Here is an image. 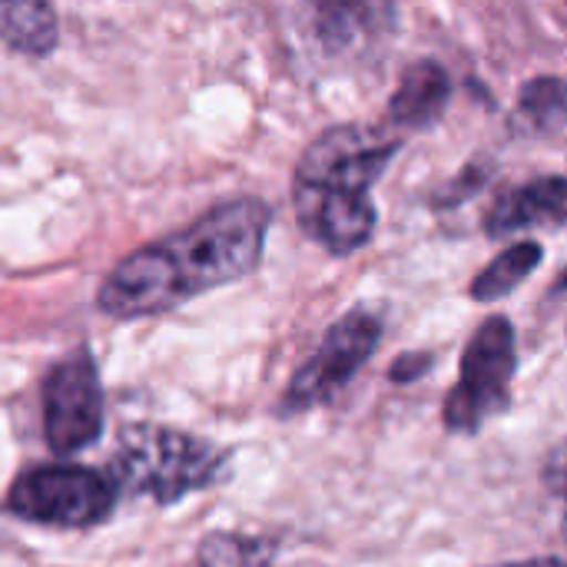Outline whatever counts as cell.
<instances>
[{
    "label": "cell",
    "instance_id": "6da1fadb",
    "mask_svg": "<svg viewBox=\"0 0 567 567\" xmlns=\"http://www.w3.org/2000/svg\"><path fill=\"white\" fill-rule=\"evenodd\" d=\"M272 229V209L259 196H236L189 226L123 256L96 292L110 319H153L183 302L233 286L256 272Z\"/></svg>",
    "mask_w": 567,
    "mask_h": 567
},
{
    "label": "cell",
    "instance_id": "7a4b0ae2",
    "mask_svg": "<svg viewBox=\"0 0 567 567\" xmlns=\"http://www.w3.org/2000/svg\"><path fill=\"white\" fill-rule=\"evenodd\" d=\"M402 150L389 126L339 123L319 133L299 156L292 206L302 233L329 256H352L375 236L379 209L372 186Z\"/></svg>",
    "mask_w": 567,
    "mask_h": 567
},
{
    "label": "cell",
    "instance_id": "3957f363",
    "mask_svg": "<svg viewBox=\"0 0 567 567\" xmlns=\"http://www.w3.org/2000/svg\"><path fill=\"white\" fill-rule=\"evenodd\" d=\"M233 452L193 432L133 422L120 432L106 475L116 495L150 498L156 505H179L206 492L226 475Z\"/></svg>",
    "mask_w": 567,
    "mask_h": 567
},
{
    "label": "cell",
    "instance_id": "277c9868",
    "mask_svg": "<svg viewBox=\"0 0 567 567\" xmlns=\"http://www.w3.org/2000/svg\"><path fill=\"white\" fill-rule=\"evenodd\" d=\"M116 502L120 495L106 472L70 462H50L23 472L10 485L3 512L27 525L90 532L113 518Z\"/></svg>",
    "mask_w": 567,
    "mask_h": 567
},
{
    "label": "cell",
    "instance_id": "5b68a950",
    "mask_svg": "<svg viewBox=\"0 0 567 567\" xmlns=\"http://www.w3.org/2000/svg\"><path fill=\"white\" fill-rule=\"evenodd\" d=\"M518 372V336L508 316H488L465 346L458 379L445 395V429L452 435H478L512 405Z\"/></svg>",
    "mask_w": 567,
    "mask_h": 567
},
{
    "label": "cell",
    "instance_id": "8992f818",
    "mask_svg": "<svg viewBox=\"0 0 567 567\" xmlns=\"http://www.w3.org/2000/svg\"><path fill=\"white\" fill-rule=\"evenodd\" d=\"M382 336H385V316L379 306L349 309L322 336L319 349L289 379L279 402V415L292 419L332 405L355 382V375L372 362L375 349L382 346Z\"/></svg>",
    "mask_w": 567,
    "mask_h": 567
},
{
    "label": "cell",
    "instance_id": "52a82bcc",
    "mask_svg": "<svg viewBox=\"0 0 567 567\" xmlns=\"http://www.w3.org/2000/svg\"><path fill=\"white\" fill-rule=\"evenodd\" d=\"M106 422L103 382L86 346L63 355L43 379V439L53 455L70 458L100 442Z\"/></svg>",
    "mask_w": 567,
    "mask_h": 567
},
{
    "label": "cell",
    "instance_id": "ba28073f",
    "mask_svg": "<svg viewBox=\"0 0 567 567\" xmlns=\"http://www.w3.org/2000/svg\"><path fill=\"white\" fill-rule=\"evenodd\" d=\"M567 216V183L561 173H548L538 179H528L518 189H508L495 199V206L485 216V233L492 239H508L528 229H558Z\"/></svg>",
    "mask_w": 567,
    "mask_h": 567
},
{
    "label": "cell",
    "instance_id": "9c48e42d",
    "mask_svg": "<svg viewBox=\"0 0 567 567\" xmlns=\"http://www.w3.org/2000/svg\"><path fill=\"white\" fill-rule=\"evenodd\" d=\"M449 100H452L449 70L439 60L422 56L405 66V73L389 100L385 123L395 130H429L432 123L442 120V113L449 110Z\"/></svg>",
    "mask_w": 567,
    "mask_h": 567
},
{
    "label": "cell",
    "instance_id": "30bf717a",
    "mask_svg": "<svg viewBox=\"0 0 567 567\" xmlns=\"http://www.w3.org/2000/svg\"><path fill=\"white\" fill-rule=\"evenodd\" d=\"M0 40L33 60H43L60 43V17L40 0H0Z\"/></svg>",
    "mask_w": 567,
    "mask_h": 567
},
{
    "label": "cell",
    "instance_id": "8fae6325",
    "mask_svg": "<svg viewBox=\"0 0 567 567\" xmlns=\"http://www.w3.org/2000/svg\"><path fill=\"white\" fill-rule=\"evenodd\" d=\"M567 123V93L565 80L548 73L535 76L522 86L518 106L512 116V126L525 136H542V140H558Z\"/></svg>",
    "mask_w": 567,
    "mask_h": 567
},
{
    "label": "cell",
    "instance_id": "7c38bea8",
    "mask_svg": "<svg viewBox=\"0 0 567 567\" xmlns=\"http://www.w3.org/2000/svg\"><path fill=\"white\" fill-rule=\"evenodd\" d=\"M545 259V246L535 239H522L512 243L508 249H502L472 282V299L475 302H498L505 296H512L525 279H532V272L542 266Z\"/></svg>",
    "mask_w": 567,
    "mask_h": 567
},
{
    "label": "cell",
    "instance_id": "4fadbf2b",
    "mask_svg": "<svg viewBox=\"0 0 567 567\" xmlns=\"http://www.w3.org/2000/svg\"><path fill=\"white\" fill-rule=\"evenodd\" d=\"M279 542L249 532H209L196 548V567H276Z\"/></svg>",
    "mask_w": 567,
    "mask_h": 567
},
{
    "label": "cell",
    "instance_id": "5bb4252c",
    "mask_svg": "<svg viewBox=\"0 0 567 567\" xmlns=\"http://www.w3.org/2000/svg\"><path fill=\"white\" fill-rule=\"evenodd\" d=\"M432 362H435V352H409V355H399L392 362V369H389V379L399 382V385L415 382V379H422L432 369Z\"/></svg>",
    "mask_w": 567,
    "mask_h": 567
},
{
    "label": "cell",
    "instance_id": "9a60e30c",
    "mask_svg": "<svg viewBox=\"0 0 567 567\" xmlns=\"http://www.w3.org/2000/svg\"><path fill=\"white\" fill-rule=\"evenodd\" d=\"M561 462H565V452L561 449H555L551 452V458H548V485H551V492L555 495H561Z\"/></svg>",
    "mask_w": 567,
    "mask_h": 567
},
{
    "label": "cell",
    "instance_id": "2e32d148",
    "mask_svg": "<svg viewBox=\"0 0 567 567\" xmlns=\"http://www.w3.org/2000/svg\"><path fill=\"white\" fill-rule=\"evenodd\" d=\"M492 567H567L565 558L558 555H545V558H528V561H508V565H492Z\"/></svg>",
    "mask_w": 567,
    "mask_h": 567
}]
</instances>
